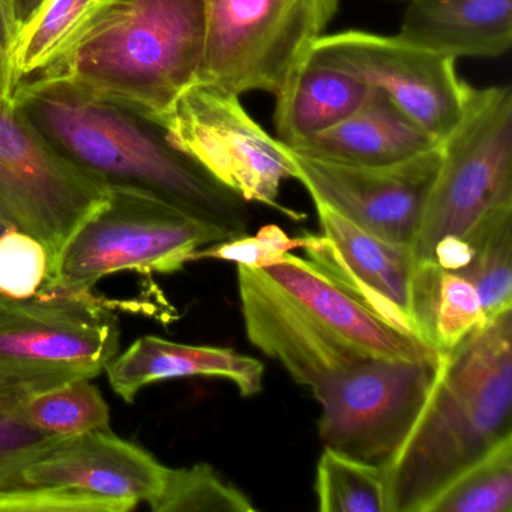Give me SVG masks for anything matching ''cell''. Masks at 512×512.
I'll list each match as a JSON object with an SVG mask.
<instances>
[{"mask_svg": "<svg viewBox=\"0 0 512 512\" xmlns=\"http://www.w3.org/2000/svg\"><path fill=\"white\" fill-rule=\"evenodd\" d=\"M370 92V86L346 71L308 62L293 85L275 100L277 139L287 149L299 148L352 116Z\"/></svg>", "mask_w": 512, "mask_h": 512, "instance_id": "20", "label": "cell"}, {"mask_svg": "<svg viewBox=\"0 0 512 512\" xmlns=\"http://www.w3.org/2000/svg\"><path fill=\"white\" fill-rule=\"evenodd\" d=\"M314 491L322 512H388L385 466L331 448L317 463Z\"/></svg>", "mask_w": 512, "mask_h": 512, "instance_id": "26", "label": "cell"}, {"mask_svg": "<svg viewBox=\"0 0 512 512\" xmlns=\"http://www.w3.org/2000/svg\"><path fill=\"white\" fill-rule=\"evenodd\" d=\"M310 62L358 77L439 142L457 127L473 91L458 76L455 59L416 46L400 35L325 34L314 44Z\"/></svg>", "mask_w": 512, "mask_h": 512, "instance_id": "12", "label": "cell"}, {"mask_svg": "<svg viewBox=\"0 0 512 512\" xmlns=\"http://www.w3.org/2000/svg\"><path fill=\"white\" fill-rule=\"evenodd\" d=\"M205 34L203 0H116L61 62L20 85L65 89L149 122L199 80Z\"/></svg>", "mask_w": 512, "mask_h": 512, "instance_id": "2", "label": "cell"}, {"mask_svg": "<svg viewBox=\"0 0 512 512\" xmlns=\"http://www.w3.org/2000/svg\"><path fill=\"white\" fill-rule=\"evenodd\" d=\"M13 98V83H11L8 58L0 52V100L11 101Z\"/></svg>", "mask_w": 512, "mask_h": 512, "instance_id": "33", "label": "cell"}, {"mask_svg": "<svg viewBox=\"0 0 512 512\" xmlns=\"http://www.w3.org/2000/svg\"><path fill=\"white\" fill-rule=\"evenodd\" d=\"M149 506L155 512L257 511L244 491L206 463L169 469L164 487Z\"/></svg>", "mask_w": 512, "mask_h": 512, "instance_id": "27", "label": "cell"}, {"mask_svg": "<svg viewBox=\"0 0 512 512\" xmlns=\"http://www.w3.org/2000/svg\"><path fill=\"white\" fill-rule=\"evenodd\" d=\"M262 269L335 338L362 358L439 361L433 349L383 322L310 260L287 253L280 262Z\"/></svg>", "mask_w": 512, "mask_h": 512, "instance_id": "15", "label": "cell"}, {"mask_svg": "<svg viewBox=\"0 0 512 512\" xmlns=\"http://www.w3.org/2000/svg\"><path fill=\"white\" fill-rule=\"evenodd\" d=\"M40 4L41 0H11L17 29H19V26L23 25V23L32 16V13L37 10L38 5Z\"/></svg>", "mask_w": 512, "mask_h": 512, "instance_id": "32", "label": "cell"}, {"mask_svg": "<svg viewBox=\"0 0 512 512\" xmlns=\"http://www.w3.org/2000/svg\"><path fill=\"white\" fill-rule=\"evenodd\" d=\"M169 467L107 430L68 437L0 487V512H128L152 502Z\"/></svg>", "mask_w": 512, "mask_h": 512, "instance_id": "8", "label": "cell"}, {"mask_svg": "<svg viewBox=\"0 0 512 512\" xmlns=\"http://www.w3.org/2000/svg\"><path fill=\"white\" fill-rule=\"evenodd\" d=\"M512 203L511 86L473 88L457 127L440 142V164L412 245L433 262L437 242L461 236L485 212Z\"/></svg>", "mask_w": 512, "mask_h": 512, "instance_id": "9", "label": "cell"}, {"mask_svg": "<svg viewBox=\"0 0 512 512\" xmlns=\"http://www.w3.org/2000/svg\"><path fill=\"white\" fill-rule=\"evenodd\" d=\"M512 436L455 476L422 512H511Z\"/></svg>", "mask_w": 512, "mask_h": 512, "instance_id": "25", "label": "cell"}, {"mask_svg": "<svg viewBox=\"0 0 512 512\" xmlns=\"http://www.w3.org/2000/svg\"><path fill=\"white\" fill-rule=\"evenodd\" d=\"M461 238L470 263L457 275L478 290L485 319L512 308V203L485 212Z\"/></svg>", "mask_w": 512, "mask_h": 512, "instance_id": "23", "label": "cell"}, {"mask_svg": "<svg viewBox=\"0 0 512 512\" xmlns=\"http://www.w3.org/2000/svg\"><path fill=\"white\" fill-rule=\"evenodd\" d=\"M238 287L248 340L280 362L298 385L316 388L365 359L335 338L263 269L238 265Z\"/></svg>", "mask_w": 512, "mask_h": 512, "instance_id": "14", "label": "cell"}, {"mask_svg": "<svg viewBox=\"0 0 512 512\" xmlns=\"http://www.w3.org/2000/svg\"><path fill=\"white\" fill-rule=\"evenodd\" d=\"M104 371L113 391L133 403L145 386L184 377H221L238 388L242 397H253L263 389L265 365L259 359L229 347L193 346L145 335L137 338Z\"/></svg>", "mask_w": 512, "mask_h": 512, "instance_id": "16", "label": "cell"}, {"mask_svg": "<svg viewBox=\"0 0 512 512\" xmlns=\"http://www.w3.org/2000/svg\"><path fill=\"white\" fill-rule=\"evenodd\" d=\"M62 440L35 430L23 418L20 400L0 397V487Z\"/></svg>", "mask_w": 512, "mask_h": 512, "instance_id": "29", "label": "cell"}, {"mask_svg": "<svg viewBox=\"0 0 512 512\" xmlns=\"http://www.w3.org/2000/svg\"><path fill=\"white\" fill-rule=\"evenodd\" d=\"M119 343L118 317L92 292L0 295V397L23 400L71 380L94 379L118 355Z\"/></svg>", "mask_w": 512, "mask_h": 512, "instance_id": "5", "label": "cell"}, {"mask_svg": "<svg viewBox=\"0 0 512 512\" xmlns=\"http://www.w3.org/2000/svg\"><path fill=\"white\" fill-rule=\"evenodd\" d=\"M17 32L11 0H0V52L8 58V50Z\"/></svg>", "mask_w": 512, "mask_h": 512, "instance_id": "31", "label": "cell"}, {"mask_svg": "<svg viewBox=\"0 0 512 512\" xmlns=\"http://www.w3.org/2000/svg\"><path fill=\"white\" fill-rule=\"evenodd\" d=\"M410 319L416 338L439 356L451 352L487 322L475 286L434 262L415 265Z\"/></svg>", "mask_w": 512, "mask_h": 512, "instance_id": "22", "label": "cell"}, {"mask_svg": "<svg viewBox=\"0 0 512 512\" xmlns=\"http://www.w3.org/2000/svg\"><path fill=\"white\" fill-rule=\"evenodd\" d=\"M439 361L365 358L311 389L325 448L367 463L394 458L436 379Z\"/></svg>", "mask_w": 512, "mask_h": 512, "instance_id": "11", "label": "cell"}, {"mask_svg": "<svg viewBox=\"0 0 512 512\" xmlns=\"http://www.w3.org/2000/svg\"><path fill=\"white\" fill-rule=\"evenodd\" d=\"M46 247L22 230L0 233V295L28 299L40 292L49 275Z\"/></svg>", "mask_w": 512, "mask_h": 512, "instance_id": "28", "label": "cell"}, {"mask_svg": "<svg viewBox=\"0 0 512 512\" xmlns=\"http://www.w3.org/2000/svg\"><path fill=\"white\" fill-rule=\"evenodd\" d=\"M35 127L71 160L109 184L133 185L226 229L247 235V202L218 184L133 113L52 86L20 85L13 92Z\"/></svg>", "mask_w": 512, "mask_h": 512, "instance_id": "3", "label": "cell"}, {"mask_svg": "<svg viewBox=\"0 0 512 512\" xmlns=\"http://www.w3.org/2000/svg\"><path fill=\"white\" fill-rule=\"evenodd\" d=\"M116 0H41L8 50L13 92L61 62L106 16Z\"/></svg>", "mask_w": 512, "mask_h": 512, "instance_id": "21", "label": "cell"}, {"mask_svg": "<svg viewBox=\"0 0 512 512\" xmlns=\"http://www.w3.org/2000/svg\"><path fill=\"white\" fill-rule=\"evenodd\" d=\"M205 52L199 79L238 95L275 100L310 62L311 50L340 10V0H203Z\"/></svg>", "mask_w": 512, "mask_h": 512, "instance_id": "6", "label": "cell"}, {"mask_svg": "<svg viewBox=\"0 0 512 512\" xmlns=\"http://www.w3.org/2000/svg\"><path fill=\"white\" fill-rule=\"evenodd\" d=\"M11 7H13V5H11Z\"/></svg>", "mask_w": 512, "mask_h": 512, "instance_id": "35", "label": "cell"}, {"mask_svg": "<svg viewBox=\"0 0 512 512\" xmlns=\"http://www.w3.org/2000/svg\"><path fill=\"white\" fill-rule=\"evenodd\" d=\"M305 236L292 239L280 227L265 226L256 236H239L227 241L215 242L200 248L191 256L194 260H223L248 268L262 269L283 259L284 254L295 248H304Z\"/></svg>", "mask_w": 512, "mask_h": 512, "instance_id": "30", "label": "cell"}, {"mask_svg": "<svg viewBox=\"0 0 512 512\" xmlns=\"http://www.w3.org/2000/svg\"><path fill=\"white\" fill-rule=\"evenodd\" d=\"M398 35L455 61L500 58L512 46V0H412Z\"/></svg>", "mask_w": 512, "mask_h": 512, "instance_id": "17", "label": "cell"}, {"mask_svg": "<svg viewBox=\"0 0 512 512\" xmlns=\"http://www.w3.org/2000/svg\"><path fill=\"white\" fill-rule=\"evenodd\" d=\"M23 418L47 436L68 439L110 427L109 404L91 379H77L20 400Z\"/></svg>", "mask_w": 512, "mask_h": 512, "instance_id": "24", "label": "cell"}, {"mask_svg": "<svg viewBox=\"0 0 512 512\" xmlns=\"http://www.w3.org/2000/svg\"><path fill=\"white\" fill-rule=\"evenodd\" d=\"M233 236L154 191L110 184V197L71 236L41 290L92 292L118 272L175 274L200 248Z\"/></svg>", "mask_w": 512, "mask_h": 512, "instance_id": "4", "label": "cell"}, {"mask_svg": "<svg viewBox=\"0 0 512 512\" xmlns=\"http://www.w3.org/2000/svg\"><path fill=\"white\" fill-rule=\"evenodd\" d=\"M314 205L323 235L307 233L304 250L322 254L362 286L394 302L410 317L416 265L412 248L371 235L325 203L314 202Z\"/></svg>", "mask_w": 512, "mask_h": 512, "instance_id": "19", "label": "cell"}, {"mask_svg": "<svg viewBox=\"0 0 512 512\" xmlns=\"http://www.w3.org/2000/svg\"><path fill=\"white\" fill-rule=\"evenodd\" d=\"M512 436V308L439 356L427 401L385 464L388 512H422L466 467Z\"/></svg>", "mask_w": 512, "mask_h": 512, "instance_id": "1", "label": "cell"}, {"mask_svg": "<svg viewBox=\"0 0 512 512\" xmlns=\"http://www.w3.org/2000/svg\"><path fill=\"white\" fill-rule=\"evenodd\" d=\"M313 202L325 203L361 229L412 248L440 164V145L386 166H350L304 157L287 149Z\"/></svg>", "mask_w": 512, "mask_h": 512, "instance_id": "13", "label": "cell"}, {"mask_svg": "<svg viewBox=\"0 0 512 512\" xmlns=\"http://www.w3.org/2000/svg\"><path fill=\"white\" fill-rule=\"evenodd\" d=\"M151 124L176 151L245 202L262 203L299 220L278 202L281 184L295 179L286 146L245 110L241 95L199 79Z\"/></svg>", "mask_w": 512, "mask_h": 512, "instance_id": "7", "label": "cell"}, {"mask_svg": "<svg viewBox=\"0 0 512 512\" xmlns=\"http://www.w3.org/2000/svg\"><path fill=\"white\" fill-rule=\"evenodd\" d=\"M109 197L106 179L59 151L13 100H0V220L46 247L49 272Z\"/></svg>", "mask_w": 512, "mask_h": 512, "instance_id": "10", "label": "cell"}, {"mask_svg": "<svg viewBox=\"0 0 512 512\" xmlns=\"http://www.w3.org/2000/svg\"><path fill=\"white\" fill-rule=\"evenodd\" d=\"M10 229V227L7 226V224L4 223V221L0 220V233L5 232V230Z\"/></svg>", "mask_w": 512, "mask_h": 512, "instance_id": "34", "label": "cell"}, {"mask_svg": "<svg viewBox=\"0 0 512 512\" xmlns=\"http://www.w3.org/2000/svg\"><path fill=\"white\" fill-rule=\"evenodd\" d=\"M439 145V140L371 88L370 97L352 116L290 151L350 166H386L425 154Z\"/></svg>", "mask_w": 512, "mask_h": 512, "instance_id": "18", "label": "cell"}]
</instances>
